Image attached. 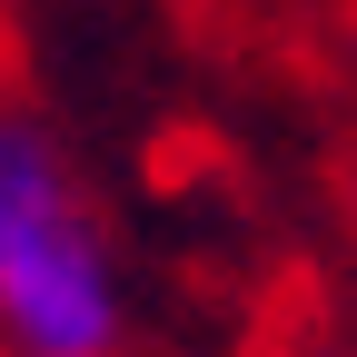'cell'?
I'll list each match as a JSON object with an SVG mask.
<instances>
[{
    "label": "cell",
    "mask_w": 357,
    "mask_h": 357,
    "mask_svg": "<svg viewBox=\"0 0 357 357\" xmlns=\"http://www.w3.org/2000/svg\"><path fill=\"white\" fill-rule=\"evenodd\" d=\"M129 288L70 149L0 109V357H119Z\"/></svg>",
    "instance_id": "cell-1"
}]
</instances>
